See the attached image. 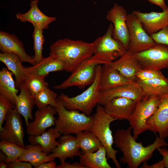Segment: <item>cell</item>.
I'll return each instance as SVG.
<instances>
[{
    "label": "cell",
    "instance_id": "obj_1",
    "mask_svg": "<svg viewBox=\"0 0 168 168\" xmlns=\"http://www.w3.org/2000/svg\"><path fill=\"white\" fill-rule=\"evenodd\" d=\"M132 130L130 126L126 129H118L114 137V143L123 153L120 162L127 164L128 168H137L142 163L147 162L155 150L168 146L164 139L156 135L152 143L144 147L142 142L136 141L131 134Z\"/></svg>",
    "mask_w": 168,
    "mask_h": 168
},
{
    "label": "cell",
    "instance_id": "obj_2",
    "mask_svg": "<svg viewBox=\"0 0 168 168\" xmlns=\"http://www.w3.org/2000/svg\"><path fill=\"white\" fill-rule=\"evenodd\" d=\"M50 50L49 55L63 61L65 71L72 72L82 62L93 56L94 44L64 38L52 44Z\"/></svg>",
    "mask_w": 168,
    "mask_h": 168
},
{
    "label": "cell",
    "instance_id": "obj_3",
    "mask_svg": "<svg viewBox=\"0 0 168 168\" xmlns=\"http://www.w3.org/2000/svg\"><path fill=\"white\" fill-rule=\"evenodd\" d=\"M101 68L100 64L97 65L94 82L81 94L75 96L69 97L64 93H61L58 97L67 109L77 110L87 116H90L93 109L98 105L100 97Z\"/></svg>",
    "mask_w": 168,
    "mask_h": 168
},
{
    "label": "cell",
    "instance_id": "obj_4",
    "mask_svg": "<svg viewBox=\"0 0 168 168\" xmlns=\"http://www.w3.org/2000/svg\"><path fill=\"white\" fill-rule=\"evenodd\" d=\"M58 116L55 121L54 128L61 134H75L90 130L93 122V116H87L77 110H68L58 98L55 108Z\"/></svg>",
    "mask_w": 168,
    "mask_h": 168
},
{
    "label": "cell",
    "instance_id": "obj_5",
    "mask_svg": "<svg viewBox=\"0 0 168 168\" xmlns=\"http://www.w3.org/2000/svg\"><path fill=\"white\" fill-rule=\"evenodd\" d=\"M92 116L93 122L90 130L105 148L107 159H111L117 168H121L116 157L119 151L113 147L114 137L110 127V124L116 119L106 113L103 106L99 105H97L96 113Z\"/></svg>",
    "mask_w": 168,
    "mask_h": 168
},
{
    "label": "cell",
    "instance_id": "obj_6",
    "mask_svg": "<svg viewBox=\"0 0 168 168\" xmlns=\"http://www.w3.org/2000/svg\"><path fill=\"white\" fill-rule=\"evenodd\" d=\"M113 31L114 26L111 23L105 33L93 41L94 51L92 56L103 64H109L118 59L127 50L120 41L113 38Z\"/></svg>",
    "mask_w": 168,
    "mask_h": 168
},
{
    "label": "cell",
    "instance_id": "obj_7",
    "mask_svg": "<svg viewBox=\"0 0 168 168\" xmlns=\"http://www.w3.org/2000/svg\"><path fill=\"white\" fill-rule=\"evenodd\" d=\"M161 101V96H145L137 101L134 112L129 121L133 129V136L136 140L138 136L147 129V120L156 111Z\"/></svg>",
    "mask_w": 168,
    "mask_h": 168
},
{
    "label": "cell",
    "instance_id": "obj_8",
    "mask_svg": "<svg viewBox=\"0 0 168 168\" xmlns=\"http://www.w3.org/2000/svg\"><path fill=\"white\" fill-rule=\"evenodd\" d=\"M103 64L92 56L82 62L72 72L69 77L61 83L54 86L57 90H63L75 86L80 89L90 85L94 82L96 76L97 65Z\"/></svg>",
    "mask_w": 168,
    "mask_h": 168
},
{
    "label": "cell",
    "instance_id": "obj_9",
    "mask_svg": "<svg viewBox=\"0 0 168 168\" xmlns=\"http://www.w3.org/2000/svg\"><path fill=\"white\" fill-rule=\"evenodd\" d=\"M126 23L130 39L128 51L132 53L142 51L151 48L156 44L132 13L128 14Z\"/></svg>",
    "mask_w": 168,
    "mask_h": 168
},
{
    "label": "cell",
    "instance_id": "obj_10",
    "mask_svg": "<svg viewBox=\"0 0 168 168\" xmlns=\"http://www.w3.org/2000/svg\"><path fill=\"white\" fill-rule=\"evenodd\" d=\"M142 69L160 70L168 68V46L156 43L144 51L133 53Z\"/></svg>",
    "mask_w": 168,
    "mask_h": 168
},
{
    "label": "cell",
    "instance_id": "obj_11",
    "mask_svg": "<svg viewBox=\"0 0 168 168\" xmlns=\"http://www.w3.org/2000/svg\"><path fill=\"white\" fill-rule=\"evenodd\" d=\"M21 116L15 108L8 112L4 125L0 131V138L1 140L13 143L25 148L24 132Z\"/></svg>",
    "mask_w": 168,
    "mask_h": 168
},
{
    "label": "cell",
    "instance_id": "obj_12",
    "mask_svg": "<svg viewBox=\"0 0 168 168\" xmlns=\"http://www.w3.org/2000/svg\"><path fill=\"white\" fill-rule=\"evenodd\" d=\"M128 14L122 6L115 3L107 12L106 19L111 22L114 26L113 36L120 41L128 50L130 39L126 23Z\"/></svg>",
    "mask_w": 168,
    "mask_h": 168
},
{
    "label": "cell",
    "instance_id": "obj_13",
    "mask_svg": "<svg viewBox=\"0 0 168 168\" xmlns=\"http://www.w3.org/2000/svg\"><path fill=\"white\" fill-rule=\"evenodd\" d=\"M145 96L139 84L135 81L101 91L98 105L104 106L109 101L116 97H125L138 101Z\"/></svg>",
    "mask_w": 168,
    "mask_h": 168
},
{
    "label": "cell",
    "instance_id": "obj_14",
    "mask_svg": "<svg viewBox=\"0 0 168 168\" xmlns=\"http://www.w3.org/2000/svg\"><path fill=\"white\" fill-rule=\"evenodd\" d=\"M57 113L55 108L48 105L38 109L35 114L33 120L26 126V132L29 136L40 135L46 129L54 125Z\"/></svg>",
    "mask_w": 168,
    "mask_h": 168
},
{
    "label": "cell",
    "instance_id": "obj_15",
    "mask_svg": "<svg viewBox=\"0 0 168 168\" xmlns=\"http://www.w3.org/2000/svg\"><path fill=\"white\" fill-rule=\"evenodd\" d=\"M147 130L165 139L168 137V94L161 96V101L155 113L147 120Z\"/></svg>",
    "mask_w": 168,
    "mask_h": 168
},
{
    "label": "cell",
    "instance_id": "obj_16",
    "mask_svg": "<svg viewBox=\"0 0 168 168\" xmlns=\"http://www.w3.org/2000/svg\"><path fill=\"white\" fill-rule=\"evenodd\" d=\"M137 101L125 97H116L109 101L103 106L105 112L117 120L129 121L134 112Z\"/></svg>",
    "mask_w": 168,
    "mask_h": 168
},
{
    "label": "cell",
    "instance_id": "obj_17",
    "mask_svg": "<svg viewBox=\"0 0 168 168\" xmlns=\"http://www.w3.org/2000/svg\"><path fill=\"white\" fill-rule=\"evenodd\" d=\"M142 23L149 35L155 33L168 26V7L161 12L143 13L139 11L132 12Z\"/></svg>",
    "mask_w": 168,
    "mask_h": 168
},
{
    "label": "cell",
    "instance_id": "obj_18",
    "mask_svg": "<svg viewBox=\"0 0 168 168\" xmlns=\"http://www.w3.org/2000/svg\"><path fill=\"white\" fill-rule=\"evenodd\" d=\"M59 144L48 155L50 158H58L60 163L68 158L73 159L79 156L82 152L78 147L76 137L72 135H63L59 138Z\"/></svg>",
    "mask_w": 168,
    "mask_h": 168
},
{
    "label": "cell",
    "instance_id": "obj_19",
    "mask_svg": "<svg viewBox=\"0 0 168 168\" xmlns=\"http://www.w3.org/2000/svg\"><path fill=\"white\" fill-rule=\"evenodd\" d=\"M0 50L1 52L12 53L17 55L22 62L35 64L33 59L26 52L23 43L14 34L0 31Z\"/></svg>",
    "mask_w": 168,
    "mask_h": 168
},
{
    "label": "cell",
    "instance_id": "obj_20",
    "mask_svg": "<svg viewBox=\"0 0 168 168\" xmlns=\"http://www.w3.org/2000/svg\"><path fill=\"white\" fill-rule=\"evenodd\" d=\"M39 0L30 1V8L24 13H17L16 18L21 22L26 21L31 23L34 27H37L43 30L47 29L49 25L56 20L54 17L48 16L43 13L38 6Z\"/></svg>",
    "mask_w": 168,
    "mask_h": 168
},
{
    "label": "cell",
    "instance_id": "obj_21",
    "mask_svg": "<svg viewBox=\"0 0 168 168\" xmlns=\"http://www.w3.org/2000/svg\"><path fill=\"white\" fill-rule=\"evenodd\" d=\"M108 64L124 77L133 81H136V74L142 69L133 53L127 50L122 56Z\"/></svg>",
    "mask_w": 168,
    "mask_h": 168
},
{
    "label": "cell",
    "instance_id": "obj_22",
    "mask_svg": "<svg viewBox=\"0 0 168 168\" xmlns=\"http://www.w3.org/2000/svg\"><path fill=\"white\" fill-rule=\"evenodd\" d=\"M65 64L63 61L49 55L38 63L25 67V70L27 74H35L45 78L50 72L65 71Z\"/></svg>",
    "mask_w": 168,
    "mask_h": 168
},
{
    "label": "cell",
    "instance_id": "obj_23",
    "mask_svg": "<svg viewBox=\"0 0 168 168\" xmlns=\"http://www.w3.org/2000/svg\"><path fill=\"white\" fill-rule=\"evenodd\" d=\"M134 81L124 77L108 64H103L102 67L100 80L101 91Z\"/></svg>",
    "mask_w": 168,
    "mask_h": 168
},
{
    "label": "cell",
    "instance_id": "obj_24",
    "mask_svg": "<svg viewBox=\"0 0 168 168\" xmlns=\"http://www.w3.org/2000/svg\"><path fill=\"white\" fill-rule=\"evenodd\" d=\"M0 61L13 73L15 78L16 87L17 88H19L23 83L27 75L21 58L12 53L1 52L0 53Z\"/></svg>",
    "mask_w": 168,
    "mask_h": 168
},
{
    "label": "cell",
    "instance_id": "obj_25",
    "mask_svg": "<svg viewBox=\"0 0 168 168\" xmlns=\"http://www.w3.org/2000/svg\"><path fill=\"white\" fill-rule=\"evenodd\" d=\"M19 89L20 93L16 98L15 108L24 118L26 126L29 123V120L33 119L32 110L35 105V102L34 97L24 83Z\"/></svg>",
    "mask_w": 168,
    "mask_h": 168
},
{
    "label": "cell",
    "instance_id": "obj_26",
    "mask_svg": "<svg viewBox=\"0 0 168 168\" xmlns=\"http://www.w3.org/2000/svg\"><path fill=\"white\" fill-rule=\"evenodd\" d=\"M61 134L55 128H51L40 135L29 136L28 140L30 144L40 145L43 152L48 155L59 144L56 139L59 138Z\"/></svg>",
    "mask_w": 168,
    "mask_h": 168
},
{
    "label": "cell",
    "instance_id": "obj_27",
    "mask_svg": "<svg viewBox=\"0 0 168 168\" xmlns=\"http://www.w3.org/2000/svg\"><path fill=\"white\" fill-rule=\"evenodd\" d=\"M141 87L145 96H161L168 94V78L165 76L146 80L136 81Z\"/></svg>",
    "mask_w": 168,
    "mask_h": 168
},
{
    "label": "cell",
    "instance_id": "obj_28",
    "mask_svg": "<svg viewBox=\"0 0 168 168\" xmlns=\"http://www.w3.org/2000/svg\"><path fill=\"white\" fill-rule=\"evenodd\" d=\"M107 160L106 150L102 145L94 152H82L79 156L80 162L87 168H111Z\"/></svg>",
    "mask_w": 168,
    "mask_h": 168
},
{
    "label": "cell",
    "instance_id": "obj_29",
    "mask_svg": "<svg viewBox=\"0 0 168 168\" xmlns=\"http://www.w3.org/2000/svg\"><path fill=\"white\" fill-rule=\"evenodd\" d=\"M13 73L6 68L0 71V95L9 100L15 105L17 94V89L12 75Z\"/></svg>",
    "mask_w": 168,
    "mask_h": 168
},
{
    "label": "cell",
    "instance_id": "obj_30",
    "mask_svg": "<svg viewBox=\"0 0 168 168\" xmlns=\"http://www.w3.org/2000/svg\"><path fill=\"white\" fill-rule=\"evenodd\" d=\"M25 152L18 160L30 163L34 168L42 163L54 160L43 152L42 147L39 144H30L25 146Z\"/></svg>",
    "mask_w": 168,
    "mask_h": 168
},
{
    "label": "cell",
    "instance_id": "obj_31",
    "mask_svg": "<svg viewBox=\"0 0 168 168\" xmlns=\"http://www.w3.org/2000/svg\"><path fill=\"white\" fill-rule=\"evenodd\" d=\"M78 147L82 152H93L102 145L96 136L91 130L82 131L76 135Z\"/></svg>",
    "mask_w": 168,
    "mask_h": 168
},
{
    "label": "cell",
    "instance_id": "obj_32",
    "mask_svg": "<svg viewBox=\"0 0 168 168\" xmlns=\"http://www.w3.org/2000/svg\"><path fill=\"white\" fill-rule=\"evenodd\" d=\"M58 97L57 93L49 88L40 91L34 96L35 105L38 109L48 105L56 108Z\"/></svg>",
    "mask_w": 168,
    "mask_h": 168
},
{
    "label": "cell",
    "instance_id": "obj_33",
    "mask_svg": "<svg viewBox=\"0 0 168 168\" xmlns=\"http://www.w3.org/2000/svg\"><path fill=\"white\" fill-rule=\"evenodd\" d=\"M23 83L33 97L37 93L49 86L45 78L33 74H27Z\"/></svg>",
    "mask_w": 168,
    "mask_h": 168
},
{
    "label": "cell",
    "instance_id": "obj_34",
    "mask_svg": "<svg viewBox=\"0 0 168 168\" xmlns=\"http://www.w3.org/2000/svg\"><path fill=\"white\" fill-rule=\"evenodd\" d=\"M0 149L7 156L6 163L18 159L25 150V148L16 144L3 140L0 142Z\"/></svg>",
    "mask_w": 168,
    "mask_h": 168
},
{
    "label": "cell",
    "instance_id": "obj_35",
    "mask_svg": "<svg viewBox=\"0 0 168 168\" xmlns=\"http://www.w3.org/2000/svg\"><path fill=\"white\" fill-rule=\"evenodd\" d=\"M32 37L35 52L33 59L36 64L39 63L44 58L42 55V53L44 41L43 35V30L37 27H34Z\"/></svg>",
    "mask_w": 168,
    "mask_h": 168
},
{
    "label": "cell",
    "instance_id": "obj_36",
    "mask_svg": "<svg viewBox=\"0 0 168 168\" xmlns=\"http://www.w3.org/2000/svg\"><path fill=\"white\" fill-rule=\"evenodd\" d=\"M15 108V105L4 96L0 95V131L2 129L8 112Z\"/></svg>",
    "mask_w": 168,
    "mask_h": 168
},
{
    "label": "cell",
    "instance_id": "obj_37",
    "mask_svg": "<svg viewBox=\"0 0 168 168\" xmlns=\"http://www.w3.org/2000/svg\"><path fill=\"white\" fill-rule=\"evenodd\" d=\"M164 76L160 70L142 69L136 74V80L143 81L163 77Z\"/></svg>",
    "mask_w": 168,
    "mask_h": 168
},
{
    "label": "cell",
    "instance_id": "obj_38",
    "mask_svg": "<svg viewBox=\"0 0 168 168\" xmlns=\"http://www.w3.org/2000/svg\"><path fill=\"white\" fill-rule=\"evenodd\" d=\"M150 36L156 43L168 46V26Z\"/></svg>",
    "mask_w": 168,
    "mask_h": 168
},
{
    "label": "cell",
    "instance_id": "obj_39",
    "mask_svg": "<svg viewBox=\"0 0 168 168\" xmlns=\"http://www.w3.org/2000/svg\"><path fill=\"white\" fill-rule=\"evenodd\" d=\"M7 163L8 168H32V166L30 163L20 161L18 159Z\"/></svg>",
    "mask_w": 168,
    "mask_h": 168
},
{
    "label": "cell",
    "instance_id": "obj_40",
    "mask_svg": "<svg viewBox=\"0 0 168 168\" xmlns=\"http://www.w3.org/2000/svg\"><path fill=\"white\" fill-rule=\"evenodd\" d=\"M56 168H87L80 162H75L71 164L68 162H64L57 166Z\"/></svg>",
    "mask_w": 168,
    "mask_h": 168
},
{
    "label": "cell",
    "instance_id": "obj_41",
    "mask_svg": "<svg viewBox=\"0 0 168 168\" xmlns=\"http://www.w3.org/2000/svg\"><path fill=\"white\" fill-rule=\"evenodd\" d=\"M159 154L163 157L165 168H168V149L165 148L159 147L157 149Z\"/></svg>",
    "mask_w": 168,
    "mask_h": 168
},
{
    "label": "cell",
    "instance_id": "obj_42",
    "mask_svg": "<svg viewBox=\"0 0 168 168\" xmlns=\"http://www.w3.org/2000/svg\"><path fill=\"white\" fill-rule=\"evenodd\" d=\"M147 162L143 163V165L141 166L142 168H165V165L162 159L157 163L152 165H149L147 163Z\"/></svg>",
    "mask_w": 168,
    "mask_h": 168
},
{
    "label": "cell",
    "instance_id": "obj_43",
    "mask_svg": "<svg viewBox=\"0 0 168 168\" xmlns=\"http://www.w3.org/2000/svg\"><path fill=\"white\" fill-rule=\"evenodd\" d=\"M56 166V164L54 160L42 163L36 168H55Z\"/></svg>",
    "mask_w": 168,
    "mask_h": 168
},
{
    "label": "cell",
    "instance_id": "obj_44",
    "mask_svg": "<svg viewBox=\"0 0 168 168\" xmlns=\"http://www.w3.org/2000/svg\"><path fill=\"white\" fill-rule=\"evenodd\" d=\"M160 7L162 10L166 9L168 6L166 5L164 0H145Z\"/></svg>",
    "mask_w": 168,
    "mask_h": 168
},
{
    "label": "cell",
    "instance_id": "obj_45",
    "mask_svg": "<svg viewBox=\"0 0 168 168\" xmlns=\"http://www.w3.org/2000/svg\"><path fill=\"white\" fill-rule=\"evenodd\" d=\"M7 156L6 154L2 151L0 152V162H6Z\"/></svg>",
    "mask_w": 168,
    "mask_h": 168
},
{
    "label": "cell",
    "instance_id": "obj_46",
    "mask_svg": "<svg viewBox=\"0 0 168 168\" xmlns=\"http://www.w3.org/2000/svg\"><path fill=\"white\" fill-rule=\"evenodd\" d=\"M0 168H7V163L5 162H0Z\"/></svg>",
    "mask_w": 168,
    "mask_h": 168
}]
</instances>
